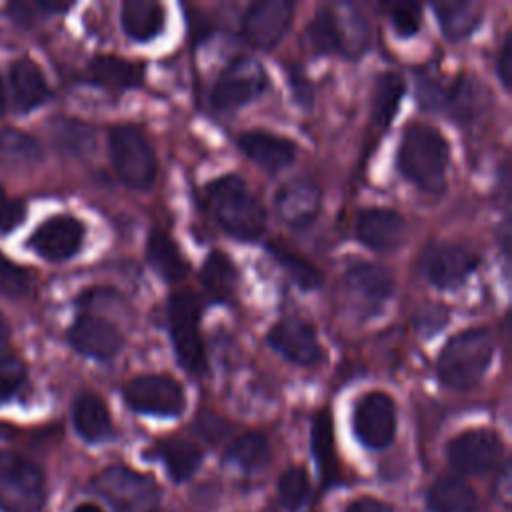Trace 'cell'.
<instances>
[{
  "label": "cell",
  "instance_id": "6da1fadb",
  "mask_svg": "<svg viewBox=\"0 0 512 512\" xmlns=\"http://www.w3.org/2000/svg\"><path fill=\"white\" fill-rule=\"evenodd\" d=\"M396 166L416 188L438 194L446 188V172L450 166L448 140L436 126L410 122L400 136Z\"/></svg>",
  "mask_w": 512,
  "mask_h": 512
},
{
  "label": "cell",
  "instance_id": "7a4b0ae2",
  "mask_svg": "<svg viewBox=\"0 0 512 512\" xmlns=\"http://www.w3.org/2000/svg\"><path fill=\"white\" fill-rule=\"evenodd\" d=\"M206 202L216 224L238 242L256 240L266 226L260 198L238 174H224L206 184Z\"/></svg>",
  "mask_w": 512,
  "mask_h": 512
},
{
  "label": "cell",
  "instance_id": "3957f363",
  "mask_svg": "<svg viewBox=\"0 0 512 512\" xmlns=\"http://www.w3.org/2000/svg\"><path fill=\"white\" fill-rule=\"evenodd\" d=\"M494 338L488 328H466L454 334L440 350L436 372L444 386L466 390L476 386L490 368Z\"/></svg>",
  "mask_w": 512,
  "mask_h": 512
},
{
  "label": "cell",
  "instance_id": "277c9868",
  "mask_svg": "<svg viewBox=\"0 0 512 512\" xmlns=\"http://www.w3.org/2000/svg\"><path fill=\"white\" fill-rule=\"evenodd\" d=\"M206 300L194 290H176L166 304L168 332L178 364L192 376H200L208 368L204 342L200 336V318Z\"/></svg>",
  "mask_w": 512,
  "mask_h": 512
},
{
  "label": "cell",
  "instance_id": "5b68a950",
  "mask_svg": "<svg viewBox=\"0 0 512 512\" xmlns=\"http://www.w3.org/2000/svg\"><path fill=\"white\" fill-rule=\"evenodd\" d=\"M108 152L118 178L128 188L148 190L154 184L158 172L156 154L138 126H114L108 134Z\"/></svg>",
  "mask_w": 512,
  "mask_h": 512
},
{
  "label": "cell",
  "instance_id": "8992f818",
  "mask_svg": "<svg viewBox=\"0 0 512 512\" xmlns=\"http://www.w3.org/2000/svg\"><path fill=\"white\" fill-rule=\"evenodd\" d=\"M92 490L114 512H156L160 504V486L156 480L126 466L104 468L92 480Z\"/></svg>",
  "mask_w": 512,
  "mask_h": 512
},
{
  "label": "cell",
  "instance_id": "52a82bcc",
  "mask_svg": "<svg viewBox=\"0 0 512 512\" xmlns=\"http://www.w3.org/2000/svg\"><path fill=\"white\" fill-rule=\"evenodd\" d=\"M44 502V476L28 458L0 450V510L38 512Z\"/></svg>",
  "mask_w": 512,
  "mask_h": 512
},
{
  "label": "cell",
  "instance_id": "ba28073f",
  "mask_svg": "<svg viewBox=\"0 0 512 512\" xmlns=\"http://www.w3.org/2000/svg\"><path fill=\"white\" fill-rule=\"evenodd\" d=\"M122 396L130 410L148 416L176 418L186 408L182 384L168 374H140L126 382Z\"/></svg>",
  "mask_w": 512,
  "mask_h": 512
},
{
  "label": "cell",
  "instance_id": "9c48e42d",
  "mask_svg": "<svg viewBox=\"0 0 512 512\" xmlns=\"http://www.w3.org/2000/svg\"><path fill=\"white\" fill-rule=\"evenodd\" d=\"M480 256L466 244L430 242L420 254L418 268L438 290L460 288L478 268Z\"/></svg>",
  "mask_w": 512,
  "mask_h": 512
},
{
  "label": "cell",
  "instance_id": "30bf717a",
  "mask_svg": "<svg viewBox=\"0 0 512 512\" xmlns=\"http://www.w3.org/2000/svg\"><path fill=\"white\" fill-rule=\"evenodd\" d=\"M268 90V74L264 66L254 58L232 60L216 78L210 102L216 110L240 108Z\"/></svg>",
  "mask_w": 512,
  "mask_h": 512
},
{
  "label": "cell",
  "instance_id": "8fae6325",
  "mask_svg": "<svg viewBox=\"0 0 512 512\" xmlns=\"http://www.w3.org/2000/svg\"><path fill=\"white\" fill-rule=\"evenodd\" d=\"M504 454L500 436L490 428H472L456 434L446 446V458L454 470L480 476L494 470Z\"/></svg>",
  "mask_w": 512,
  "mask_h": 512
},
{
  "label": "cell",
  "instance_id": "7c38bea8",
  "mask_svg": "<svg viewBox=\"0 0 512 512\" xmlns=\"http://www.w3.org/2000/svg\"><path fill=\"white\" fill-rule=\"evenodd\" d=\"M352 430L362 446L372 450L386 448L396 434L394 400L380 390L362 394L352 410Z\"/></svg>",
  "mask_w": 512,
  "mask_h": 512
},
{
  "label": "cell",
  "instance_id": "4fadbf2b",
  "mask_svg": "<svg viewBox=\"0 0 512 512\" xmlns=\"http://www.w3.org/2000/svg\"><path fill=\"white\" fill-rule=\"evenodd\" d=\"M294 16L290 0H258L252 2L242 16L244 40L260 50L274 48L288 32Z\"/></svg>",
  "mask_w": 512,
  "mask_h": 512
},
{
  "label": "cell",
  "instance_id": "5bb4252c",
  "mask_svg": "<svg viewBox=\"0 0 512 512\" xmlns=\"http://www.w3.org/2000/svg\"><path fill=\"white\" fill-rule=\"evenodd\" d=\"M266 342L274 352L296 366H316L326 356L314 326L300 318H284L276 322L268 330Z\"/></svg>",
  "mask_w": 512,
  "mask_h": 512
},
{
  "label": "cell",
  "instance_id": "9a60e30c",
  "mask_svg": "<svg viewBox=\"0 0 512 512\" xmlns=\"http://www.w3.org/2000/svg\"><path fill=\"white\" fill-rule=\"evenodd\" d=\"M84 222L70 214H56L44 220L28 238V246L50 262L72 258L84 242Z\"/></svg>",
  "mask_w": 512,
  "mask_h": 512
},
{
  "label": "cell",
  "instance_id": "2e32d148",
  "mask_svg": "<svg viewBox=\"0 0 512 512\" xmlns=\"http://www.w3.org/2000/svg\"><path fill=\"white\" fill-rule=\"evenodd\" d=\"M70 346L94 360H112L124 346V336L110 320L84 312L76 316L68 330Z\"/></svg>",
  "mask_w": 512,
  "mask_h": 512
},
{
  "label": "cell",
  "instance_id": "e0dca14e",
  "mask_svg": "<svg viewBox=\"0 0 512 512\" xmlns=\"http://www.w3.org/2000/svg\"><path fill=\"white\" fill-rule=\"evenodd\" d=\"M320 206H322L320 188L316 186L314 180L304 176L286 182L276 192V198H274L276 214L280 216L282 222H286V226H292V228L310 226L318 218Z\"/></svg>",
  "mask_w": 512,
  "mask_h": 512
},
{
  "label": "cell",
  "instance_id": "ac0fdd59",
  "mask_svg": "<svg viewBox=\"0 0 512 512\" xmlns=\"http://www.w3.org/2000/svg\"><path fill=\"white\" fill-rule=\"evenodd\" d=\"M356 238L378 252L394 250L406 240L408 224L404 216H400L396 210L390 208H364L356 216Z\"/></svg>",
  "mask_w": 512,
  "mask_h": 512
},
{
  "label": "cell",
  "instance_id": "d6986e66",
  "mask_svg": "<svg viewBox=\"0 0 512 512\" xmlns=\"http://www.w3.org/2000/svg\"><path fill=\"white\" fill-rule=\"evenodd\" d=\"M236 144L254 164L268 172L286 168L296 156V144L290 138L268 130H246L238 136Z\"/></svg>",
  "mask_w": 512,
  "mask_h": 512
},
{
  "label": "cell",
  "instance_id": "ffe728a7",
  "mask_svg": "<svg viewBox=\"0 0 512 512\" xmlns=\"http://www.w3.org/2000/svg\"><path fill=\"white\" fill-rule=\"evenodd\" d=\"M490 104V94L486 86L472 74H460L448 88L444 96V110L460 124H470L486 112Z\"/></svg>",
  "mask_w": 512,
  "mask_h": 512
},
{
  "label": "cell",
  "instance_id": "44dd1931",
  "mask_svg": "<svg viewBox=\"0 0 512 512\" xmlns=\"http://www.w3.org/2000/svg\"><path fill=\"white\" fill-rule=\"evenodd\" d=\"M144 66L140 62H130L120 56L100 54L94 56L86 66V80L94 86L122 92L142 84Z\"/></svg>",
  "mask_w": 512,
  "mask_h": 512
},
{
  "label": "cell",
  "instance_id": "7402d4cb",
  "mask_svg": "<svg viewBox=\"0 0 512 512\" xmlns=\"http://www.w3.org/2000/svg\"><path fill=\"white\" fill-rule=\"evenodd\" d=\"M8 82L14 106L20 112H30L32 108L44 104L50 98V88L44 80V74L38 68V64L30 58H18L12 62Z\"/></svg>",
  "mask_w": 512,
  "mask_h": 512
},
{
  "label": "cell",
  "instance_id": "603a6c76",
  "mask_svg": "<svg viewBox=\"0 0 512 512\" xmlns=\"http://www.w3.org/2000/svg\"><path fill=\"white\" fill-rule=\"evenodd\" d=\"M120 22L136 42H148L162 34L166 24V10L156 0H126L120 8Z\"/></svg>",
  "mask_w": 512,
  "mask_h": 512
},
{
  "label": "cell",
  "instance_id": "cb8c5ba5",
  "mask_svg": "<svg viewBox=\"0 0 512 512\" xmlns=\"http://www.w3.org/2000/svg\"><path fill=\"white\" fill-rule=\"evenodd\" d=\"M146 260L166 282H180L188 276L190 266L178 244L164 232L152 230L146 240Z\"/></svg>",
  "mask_w": 512,
  "mask_h": 512
},
{
  "label": "cell",
  "instance_id": "d4e9b609",
  "mask_svg": "<svg viewBox=\"0 0 512 512\" xmlns=\"http://www.w3.org/2000/svg\"><path fill=\"white\" fill-rule=\"evenodd\" d=\"M72 422L76 432L86 440V442H102L108 440L114 432L112 428V418L102 402L100 396L84 392L74 400L72 406Z\"/></svg>",
  "mask_w": 512,
  "mask_h": 512
},
{
  "label": "cell",
  "instance_id": "484cf974",
  "mask_svg": "<svg viewBox=\"0 0 512 512\" xmlns=\"http://www.w3.org/2000/svg\"><path fill=\"white\" fill-rule=\"evenodd\" d=\"M200 282L212 302H228L238 286V268L226 252L212 250L200 266Z\"/></svg>",
  "mask_w": 512,
  "mask_h": 512
},
{
  "label": "cell",
  "instance_id": "4316f807",
  "mask_svg": "<svg viewBox=\"0 0 512 512\" xmlns=\"http://www.w3.org/2000/svg\"><path fill=\"white\" fill-rule=\"evenodd\" d=\"M344 278L350 290H354L356 294H360L370 302H382L394 290L392 272L386 266H380L376 262L358 260L348 266Z\"/></svg>",
  "mask_w": 512,
  "mask_h": 512
},
{
  "label": "cell",
  "instance_id": "83f0119b",
  "mask_svg": "<svg viewBox=\"0 0 512 512\" xmlns=\"http://www.w3.org/2000/svg\"><path fill=\"white\" fill-rule=\"evenodd\" d=\"M308 42L318 54H352L346 26L340 22L338 14L330 8H322L314 14V18L308 24Z\"/></svg>",
  "mask_w": 512,
  "mask_h": 512
},
{
  "label": "cell",
  "instance_id": "f1b7e54d",
  "mask_svg": "<svg viewBox=\"0 0 512 512\" xmlns=\"http://www.w3.org/2000/svg\"><path fill=\"white\" fill-rule=\"evenodd\" d=\"M152 452L162 460L174 482L188 480L202 462V450L184 438H164L154 444Z\"/></svg>",
  "mask_w": 512,
  "mask_h": 512
},
{
  "label": "cell",
  "instance_id": "f546056e",
  "mask_svg": "<svg viewBox=\"0 0 512 512\" xmlns=\"http://www.w3.org/2000/svg\"><path fill=\"white\" fill-rule=\"evenodd\" d=\"M310 442H312V454H314L318 470L322 474V484L328 486L338 476V464H336L334 426H332L330 412L326 408L316 410L312 416Z\"/></svg>",
  "mask_w": 512,
  "mask_h": 512
},
{
  "label": "cell",
  "instance_id": "4dcf8cb0",
  "mask_svg": "<svg viewBox=\"0 0 512 512\" xmlns=\"http://www.w3.org/2000/svg\"><path fill=\"white\" fill-rule=\"evenodd\" d=\"M434 12L446 38L462 40L470 36L482 20V6L472 0L436 2Z\"/></svg>",
  "mask_w": 512,
  "mask_h": 512
},
{
  "label": "cell",
  "instance_id": "1f68e13d",
  "mask_svg": "<svg viewBox=\"0 0 512 512\" xmlns=\"http://www.w3.org/2000/svg\"><path fill=\"white\" fill-rule=\"evenodd\" d=\"M430 512H476L474 490L456 476H440L426 496Z\"/></svg>",
  "mask_w": 512,
  "mask_h": 512
},
{
  "label": "cell",
  "instance_id": "d6a6232c",
  "mask_svg": "<svg viewBox=\"0 0 512 512\" xmlns=\"http://www.w3.org/2000/svg\"><path fill=\"white\" fill-rule=\"evenodd\" d=\"M272 448L264 434L260 432H246L238 436L224 452V462L234 464L236 468L252 474L260 472L270 464Z\"/></svg>",
  "mask_w": 512,
  "mask_h": 512
},
{
  "label": "cell",
  "instance_id": "836d02e7",
  "mask_svg": "<svg viewBox=\"0 0 512 512\" xmlns=\"http://www.w3.org/2000/svg\"><path fill=\"white\" fill-rule=\"evenodd\" d=\"M406 84L404 78L396 72H382L376 76L372 92V120L380 126H388L396 116L398 104L402 102Z\"/></svg>",
  "mask_w": 512,
  "mask_h": 512
},
{
  "label": "cell",
  "instance_id": "e575fe53",
  "mask_svg": "<svg viewBox=\"0 0 512 512\" xmlns=\"http://www.w3.org/2000/svg\"><path fill=\"white\" fill-rule=\"evenodd\" d=\"M40 156L42 150L38 142L26 132H20L16 128L0 130V164L22 168L38 162Z\"/></svg>",
  "mask_w": 512,
  "mask_h": 512
},
{
  "label": "cell",
  "instance_id": "d590c367",
  "mask_svg": "<svg viewBox=\"0 0 512 512\" xmlns=\"http://www.w3.org/2000/svg\"><path fill=\"white\" fill-rule=\"evenodd\" d=\"M268 250L276 258V262L284 268V272L292 278V282L298 284L302 290H316L322 284L320 270L314 264H310L308 260L300 258L298 254H294L288 248L278 246V244H270Z\"/></svg>",
  "mask_w": 512,
  "mask_h": 512
},
{
  "label": "cell",
  "instance_id": "8d00e7d4",
  "mask_svg": "<svg viewBox=\"0 0 512 512\" xmlns=\"http://www.w3.org/2000/svg\"><path fill=\"white\" fill-rule=\"evenodd\" d=\"M310 496V480L304 468L290 466L278 478V498L288 512L300 510Z\"/></svg>",
  "mask_w": 512,
  "mask_h": 512
},
{
  "label": "cell",
  "instance_id": "74e56055",
  "mask_svg": "<svg viewBox=\"0 0 512 512\" xmlns=\"http://www.w3.org/2000/svg\"><path fill=\"white\" fill-rule=\"evenodd\" d=\"M54 142L70 154H86L94 144V136L88 126L76 120H62L54 126Z\"/></svg>",
  "mask_w": 512,
  "mask_h": 512
},
{
  "label": "cell",
  "instance_id": "f35d334b",
  "mask_svg": "<svg viewBox=\"0 0 512 512\" xmlns=\"http://www.w3.org/2000/svg\"><path fill=\"white\" fill-rule=\"evenodd\" d=\"M388 18L394 26V32L400 38H410L420 32L422 26V6L416 2H394L386 4Z\"/></svg>",
  "mask_w": 512,
  "mask_h": 512
},
{
  "label": "cell",
  "instance_id": "ab89813d",
  "mask_svg": "<svg viewBox=\"0 0 512 512\" xmlns=\"http://www.w3.org/2000/svg\"><path fill=\"white\" fill-rule=\"evenodd\" d=\"M30 288V274L16 262L0 254V294L8 298H20Z\"/></svg>",
  "mask_w": 512,
  "mask_h": 512
},
{
  "label": "cell",
  "instance_id": "60d3db41",
  "mask_svg": "<svg viewBox=\"0 0 512 512\" xmlns=\"http://www.w3.org/2000/svg\"><path fill=\"white\" fill-rule=\"evenodd\" d=\"M26 382V364L16 356L0 358V404L14 398Z\"/></svg>",
  "mask_w": 512,
  "mask_h": 512
},
{
  "label": "cell",
  "instance_id": "b9f144b4",
  "mask_svg": "<svg viewBox=\"0 0 512 512\" xmlns=\"http://www.w3.org/2000/svg\"><path fill=\"white\" fill-rule=\"evenodd\" d=\"M444 96H446V88L442 86V82L436 76H432V74L420 76V80H418L420 106L430 108V110L442 108L444 106Z\"/></svg>",
  "mask_w": 512,
  "mask_h": 512
},
{
  "label": "cell",
  "instance_id": "7bdbcfd3",
  "mask_svg": "<svg viewBox=\"0 0 512 512\" xmlns=\"http://www.w3.org/2000/svg\"><path fill=\"white\" fill-rule=\"evenodd\" d=\"M496 74L500 78V84L504 86V90H510V82H512V30L506 32L498 56H496Z\"/></svg>",
  "mask_w": 512,
  "mask_h": 512
},
{
  "label": "cell",
  "instance_id": "ee69618b",
  "mask_svg": "<svg viewBox=\"0 0 512 512\" xmlns=\"http://www.w3.org/2000/svg\"><path fill=\"white\" fill-rule=\"evenodd\" d=\"M24 216V208L20 202H10L4 196V190L0 186V230L14 228Z\"/></svg>",
  "mask_w": 512,
  "mask_h": 512
},
{
  "label": "cell",
  "instance_id": "f6af8a7d",
  "mask_svg": "<svg viewBox=\"0 0 512 512\" xmlns=\"http://www.w3.org/2000/svg\"><path fill=\"white\" fill-rule=\"evenodd\" d=\"M198 432L204 436V438H208V440H218L222 434H226V430H228V424L222 420V418H218V416H214V414H204V416H200L198 418Z\"/></svg>",
  "mask_w": 512,
  "mask_h": 512
},
{
  "label": "cell",
  "instance_id": "bcb514c9",
  "mask_svg": "<svg viewBox=\"0 0 512 512\" xmlns=\"http://www.w3.org/2000/svg\"><path fill=\"white\" fill-rule=\"evenodd\" d=\"M290 86H292V94H294V98H296V102L300 104V106H310V102H312V88H310V82H308V78L306 76H298V74H294V72H290Z\"/></svg>",
  "mask_w": 512,
  "mask_h": 512
},
{
  "label": "cell",
  "instance_id": "7dc6e473",
  "mask_svg": "<svg viewBox=\"0 0 512 512\" xmlns=\"http://www.w3.org/2000/svg\"><path fill=\"white\" fill-rule=\"evenodd\" d=\"M346 512H394V508L378 498H358L354 502H350V506L346 508Z\"/></svg>",
  "mask_w": 512,
  "mask_h": 512
},
{
  "label": "cell",
  "instance_id": "c3c4849f",
  "mask_svg": "<svg viewBox=\"0 0 512 512\" xmlns=\"http://www.w3.org/2000/svg\"><path fill=\"white\" fill-rule=\"evenodd\" d=\"M8 340H10V326H8L6 318L0 314V350L8 344Z\"/></svg>",
  "mask_w": 512,
  "mask_h": 512
},
{
  "label": "cell",
  "instance_id": "681fc988",
  "mask_svg": "<svg viewBox=\"0 0 512 512\" xmlns=\"http://www.w3.org/2000/svg\"><path fill=\"white\" fill-rule=\"evenodd\" d=\"M72 512H102V508H100V506H96V504H88V502H84V504H78Z\"/></svg>",
  "mask_w": 512,
  "mask_h": 512
},
{
  "label": "cell",
  "instance_id": "f907efd6",
  "mask_svg": "<svg viewBox=\"0 0 512 512\" xmlns=\"http://www.w3.org/2000/svg\"><path fill=\"white\" fill-rule=\"evenodd\" d=\"M6 110V90H4V84L0 80V114H4Z\"/></svg>",
  "mask_w": 512,
  "mask_h": 512
},
{
  "label": "cell",
  "instance_id": "816d5d0a",
  "mask_svg": "<svg viewBox=\"0 0 512 512\" xmlns=\"http://www.w3.org/2000/svg\"><path fill=\"white\" fill-rule=\"evenodd\" d=\"M156 512H158V510H156Z\"/></svg>",
  "mask_w": 512,
  "mask_h": 512
}]
</instances>
